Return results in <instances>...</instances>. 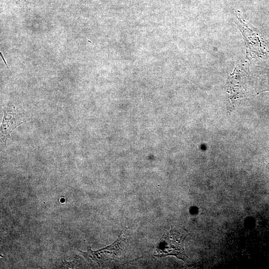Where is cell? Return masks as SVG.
Returning <instances> with one entry per match:
<instances>
[{"label":"cell","mask_w":269,"mask_h":269,"mask_svg":"<svg viewBox=\"0 0 269 269\" xmlns=\"http://www.w3.org/2000/svg\"><path fill=\"white\" fill-rule=\"evenodd\" d=\"M17 1H26L27 0H16Z\"/></svg>","instance_id":"3957f363"},{"label":"cell","mask_w":269,"mask_h":269,"mask_svg":"<svg viewBox=\"0 0 269 269\" xmlns=\"http://www.w3.org/2000/svg\"><path fill=\"white\" fill-rule=\"evenodd\" d=\"M17 120H19L17 119V116L16 114H11L10 113L9 114H7L5 113L2 125H1V132L2 133L3 136L6 137L11 132L9 127L10 126H11L15 129L17 126L21 124L20 123H13V122Z\"/></svg>","instance_id":"7a4b0ae2"},{"label":"cell","mask_w":269,"mask_h":269,"mask_svg":"<svg viewBox=\"0 0 269 269\" xmlns=\"http://www.w3.org/2000/svg\"><path fill=\"white\" fill-rule=\"evenodd\" d=\"M185 234L182 231L171 229L165 232L156 247L158 257L174 256L185 261L186 255L184 249Z\"/></svg>","instance_id":"6da1fadb"}]
</instances>
